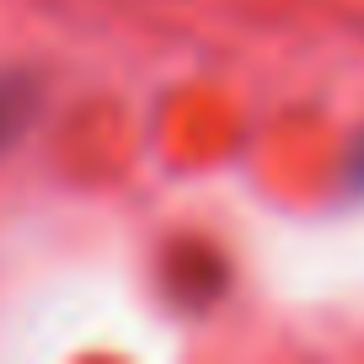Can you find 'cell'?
Segmentation results:
<instances>
[{
    "label": "cell",
    "mask_w": 364,
    "mask_h": 364,
    "mask_svg": "<svg viewBox=\"0 0 364 364\" xmlns=\"http://www.w3.org/2000/svg\"><path fill=\"white\" fill-rule=\"evenodd\" d=\"M348 182L364 193V134H359V145H353V161H348Z\"/></svg>",
    "instance_id": "cell-2"
},
{
    "label": "cell",
    "mask_w": 364,
    "mask_h": 364,
    "mask_svg": "<svg viewBox=\"0 0 364 364\" xmlns=\"http://www.w3.org/2000/svg\"><path fill=\"white\" fill-rule=\"evenodd\" d=\"M38 113V80L33 75H0V150L27 129Z\"/></svg>",
    "instance_id": "cell-1"
}]
</instances>
